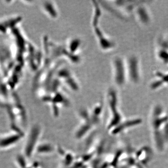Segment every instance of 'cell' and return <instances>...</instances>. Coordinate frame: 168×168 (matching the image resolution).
Here are the masks:
<instances>
[{"label": "cell", "instance_id": "cell-2", "mask_svg": "<svg viewBox=\"0 0 168 168\" xmlns=\"http://www.w3.org/2000/svg\"><path fill=\"white\" fill-rule=\"evenodd\" d=\"M108 100H109L111 118L108 128L111 131L119 125L124 121V118L121 114L119 107L117 92L114 89H111L108 93Z\"/></svg>", "mask_w": 168, "mask_h": 168}, {"label": "cell", "instance_id": "cell-9", "mask_svg": "<svg viewBox=\"0 0 168 168\" xmlns=\"http://www.w3.org/2000/svg\"><path fill=\"white\" fill-rule=\"evenodd\" d=\"M156 55L161 62L168 65V50L157 48Z\"/></svg>", "mask_w": 168, "mask_h": 168}, {"label": "cell", "instance_id": "cell-1", "mask_svg": "<svg viewBox=\"0 0 168 168\" xmlns=\"http://www.w3.org/2000/svg\"><path fill=\"white\" fill-rule=\"evenodd\" d=\"M168 121V114L162 106L157 104L151 114L150 127L154 144L158 151L162 152L168 144L165 136V129Z\"/></svg>", "mask_w": 168, "mask_h": 168}, {"label": "cell", "instance_id": "cell-10", "mask_svg": "<svg viewBox=\"0 0 168 168\" xmlns=\"http://www.w3.org/2000/svg\"><path fill=\"white\" fill-rule=\"evenodd\" d=\"M157 48L168 50V35H163L159 38Z\"/></svg>", "mask_w": 168, "mask_h": 168}, {"label": "cell", "instance_id": "cell-8", "mask_svg": "<svg viewBox=\"0 0 168 168\" xmlns=\"http://www.w3.org/2000/svg\"><path fill=\"white\" fill-rule=\"evenodd\" d=\"M149 149L143 148L136 153V159L138 162L142 163V165H147L148 162H150L151 157L150 150Z\"/></svg>", "mask_w": 168, "mask_h": 168}, {"label": "cell", "instance_id": "cell-7", "mask_svg": "<svg viewBox=\"0 0 168 168\" xmlns=\"http://www.w3.org/2000/svg\"><path fill=\"white\" fill-rule=\"evenodd\" d=\"M142 119L140 118L130 119L127 120L124 119L119 125L115 129H113L111 131V132L113 134L121 133L132 127L139 125L142 123Z\"/></svg>", "mask_w": 168, "mask_h": 168}, {"label": "cell", "instance_id": "cell-4", "mask_svg": "<svg viewBox=\"0 0 168 168\" xmlns=\"http://www.w3.org/2000/svg\"><path fill=\"white\" fill-rule=\"evenodd\" d=\"M113 78L116 86L123 88L128 82L125 58L116 56L113 59Z\"/></svg>", "mask_w": 168, "mask_h": 168}, {"label": "cell", "instance_id": "cell-6", "mask_svg": "<svg viewBox=\"0 0 168 168\" xmlns=\"http://www.w3.org/2000/svg\"><path fill=\"white\" fill-rule=\"evenodd\" d=\"M154 79L150 84L151 89L158 90L165 87H168V71H156L154 73Z\"/></svg>", "mask_w": 168, "mask_h": 168}, {"label": "cell", "instance_id": "cell-5", "mask_svg": "<svg viewBox=\"0 0 168 168\" xmlns=\"http://www.w3.org/2000/svg\"><path fill=\"white\" fill-rule=\"evenodd\" d=\"M149 2L142 1L133 13L138 23L143 26H149L152 20L150 11L147 6V3Z\"/></svg>", "mask_w": 168, "mask_h": 168}, {"label": "cell", "instance_id": "cell-3", "mask_svg": "<svg viewBox=\"0 0 168 168\" xmlns=\"http://www.w3.org/2000/svg\"><path fill=\"white\" fill-rule=\"evenodd\" d=\"M128 81L133 85H138L142 80L141 62L138 56L130 55L125 58Z\"/></svg>", "mask_w": 168, "mask_h": 168}]
</instances>
